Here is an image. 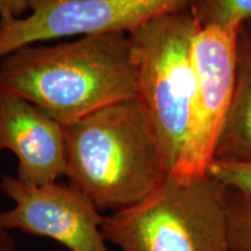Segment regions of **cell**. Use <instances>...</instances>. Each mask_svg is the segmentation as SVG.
Here are the masks:
<instances>
[{"instance_id": "cell-13", "label": "cell", "mask_w": 251, "mask_h": 251, "mask_svg": "<svg viewBox=\"0 0 251 251\" xmlns=\"http://www.w3.org/2000/svg\"><path fill=\"white\" fill-rule=\"evenodd\" d=\"M29 12V0H0V18H23Z\"/></svg>"}, {"instance_id": "cell-10", "label": "cell", "mask_w": 251, "mask_h": 251, "mask_svg": "<svg viewBox=\"0 0 251 251\" xmlns=\"http://www.w3.org/2000/svg\"><path fill=\"white\" fill-rule=\"evenodd\" d=\"M190 9L201 27L242 28L251 21V0H193Z\"/></svg>"}, {"instance_id": "cell-2", "label": "cell", "mask_w": 251, "mask_h": 251, "mask_svg": "<svg viewBox=\"0 0 251 251\" xmlns=\"http://www.w3.org/2000/svg\"><path fill=\"white\" fill-rule=\"evenodd\" d=\"M69 185L100 212L122 211L169 175L151 125L136 97L64 126Z\"/></svg>"}, {"instance_id": "cell-7", "label": "cell", "mask_w": 251, "mask_h": 251, "mask_svg": "<svg viewBox=\"0 0 251 251\" xmlns=\"http://www.w3.org/2000/svg\"><path fill=\"white\" fill-rule=\"evenodd\" d=\"M0 191L14 202L1 211V224L9 231L51 238L67 251H111L101 230L103 215L71 185H29L4 174Z\"/></svg>"}, {"instance_id": "cell-6", "label": "cell", "mask_w": 251, "mask_h": 251, "mask_svg": "<svg viewBox=\"0 0 251 251\" xmlns=\"http://www.w3.org/2000/svg\"><path fill=\"white\" fill-rule=\"evenodd\" d=\"M193 0H29L23 18H0V61L21 47L72 36L129 34Z\"/></svg>"}, {"instance_id": "cell-5", "label": "cell", "mask_w": 251, "mask_h": 251, "mask_svg": "<svg viewBox=\"0 0 251 251\" xmlns=\"http://www.w3.org/2000/svg\"><path fill=\"white\" fill-rule=\"evenodd\" d=\"M243 28V27H242ZM242 28L201 27L193 46L196 84L186 137L171 175H208L236 85Z\"/></svg>"}, {"instance_id": "cell-3", "label": "cell", "mask_w": 251, "mask_h": 251, "mask_svg": "<svg viewBox=\"0 0 251 251\" xmlns=\"http://www.w3.org/2000/svg\"><path fill=\"white\" fill-rule=\"evenodd\" d=\"M101 230L121 251H229L228 187L209 174H169L141 201L103 215Z\"/></svg>"}, {"instance_id": "cell-14", "label": "cell", "mask_w": 251, "mask_h": 251, "mask_svg": "<svg viewBox=\"0 0 251 251\" xmlns=\"http://www.w3.org/2000/svg\"><path fill=\"white\" fill-rule=\"evenodd\" d=\"M11 233L12 231L6 229L1 224V211H0V251H17V242Z\"/></svg>"}, {"instance_id": "cell-11", "label": "cell", "mask_w": 251, "mask_h": 251, "mask_svg": "<svg viewBox=\"0 0 251 251\" xmlns=\"http://www.w3.org/2000/svg\"><path fill=\"white\" fill-rule=\"evenodd\" d=\"M229 251H251V193L228 187Z\"/></svg>"}, {"instance_id": "cell-8", "label": "cell", "mask_w": 251, "mask_h": 251, "mask_svg": "<svg viewBox=\"0 0 251 251\" xmlns=\"http://www.w3.org/2000/svg\"><path fill=\"white\" fill-rule=\"evenodd\" d=\"M18 158L25 184L58 181L67 172L65 128L29 100L0 84V151Z\"/></svg>"}, {"instance_id": "cell-4", "label": "cell", "mask_w": 251, "mask_h": 251, "mask_svg": "<svg viewBox=\"0 0 251 251\" xmlns=\"http://www.w3.org/2000/svg\"><path fill=\"white\" fill-rule=\"evenodd\" d=\"M200 28L188 8L153 19L128 34L136 98L156 135L169 174L187 133L196 84L193 46Z\"/></svg>"}, {"instance_id": "cell-1", "label": "cell", "mask_w": 251, "mask_h": 251, "mask_svg": "<svg viewBox=\"0 0 251 251\" xmlns=\"http://www.w3.org/2000/svg\"><path fill=\"white\" fill-rule=\"evenodd\" d=\"M0 84L70 125L136 97L129 36L108 33L21 47L0 61Z\"/></svg>"}, {"instance_id": "cell-12", "label": "cell", "mask_w": 251, "mask_h": 251, "mask_svg": "<svg viewBox=\"0 0 251 251\" xmlns=\"http://www.w3.org/2000/svg\"><path fill=\"white\" fill-rule=\"evenodd\" d=\"M208 174L227 187L251 193V164L213 161Z\"/></svg>"}, {"instance_id": "cell-15", "label": "cell", "mask_w": 251, "mask_h": 251, "mask_svg": "<svg viewBox=\"0 0 251 251\" xmlns=\"http://www.w3.org/2000/svg\"><path fill=\"white\" fill-rule=\"evenodd\" d=\"M246 28H247L248 31H249L250 35H251V21H250V23H248V24L246 25Z\"/></svg>"}, {"instance_id": "cell-16", "label": "cell", "mask_w": 251, "mask_h": 251, "mask_svg": "<svg viewBox=\"0 0 251 251\" xmlns=\"http://www.w3.org/2000/svg\"><path fill=\"white\" fill-rule=\"evenodd\" d=\"M54 251H67L65 249H57V250H54Z\"/></svg>"}, {"instance_id": "cell-9", "label": "cell", "mask_w": 251, "mask_h": 251, "mask_svg": "<svg viewBox=\"0 0 251 251\" xmlns=\"http://www.w3.org/2000/svg\"><path fill=\"white\" fill-rule=\"evenodd\" d=\"M214 161L251 164V35L244 26L238 41L236 85Z\"/></svg>"}]
</instances>
